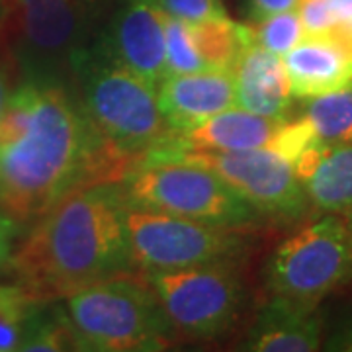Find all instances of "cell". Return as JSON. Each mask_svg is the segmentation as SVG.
<instances>
[{
	"mask_svg": "<svg viewBox=\"0 0 352 352\" xmlns=\"http://www.w3.org/2000/svg\"><path fill=\"white\" fill-rule=\"evenodd\" d=\"M18 75V69L14 63L10 47H4V43H0V118L4 113V108L10 100V94L16 88L14 85V76Z\"/></svg>",
	"mask_w": 352,
	"mask_h": 352,
	"instance_id": "obj_24",
	"label": "cell"
},
{
	"mask_svg": "<svg viewBox=\"0 0 352 352\" xmlns=\"http://www.w3.org/2000/svg\"><path fill=\"white\" fill-rule=\"evenodd\" d=\"M296 98H317L352 82V39L340 34L303 36L282 55Z\"/></svg>",
	"mask_w": 352,
	"mask_h": 352,
	"instance_id": "obj_13",
	"label": "cell"
},
{
	"mask_svg": "<svg viewBox=\"0 0 352 352\" xmlns=\"http://www.w3.org/2000/svg\"><path fill=\"white\" fill-rule=\"evenodd\" d=\"M155 6L184 22H206L227 16L223 0H155Z\"/></svg>",
	"mask_w": 352,
	"mask_h": 352,
	"instance_id": "obj_23",
	"label": "cell"
},
{
	"mask_svg": "<svg viewBox=\"0 0 352 352\" xmlns=\"http://www.w3.org/2000/svg\"><path fill=\"white\" fill-rule=\"evenodd\" d=\"M96 0H14L10 53L24 80L63 82L90 47Z\"/></svg>",
	"mask_w": 352,
	"mask_h": 352,
	"instance_id": "obj_8",
	"label": "cell"
},
{
	"mask_svg": "<svg viewBox=\"0 0 352 352\" xmlns=\"http://www.w3.org/2000/svg\"><path fill=\"white\" fill-rule=\"evenodd\" d=\"M302 118L309 124L317 141L327 145H352V82L311 98Z\"/></svg>",
	"mask_w": 352,
	"mask_h": 352,
	"instance_id": "obj_19",
	"label": "cell"
},
{
	"mask_svg": "<svg viewBox=\"0 0 352 352\" xmlns=\"http://www.w3.org/2000/svg\"><path fill=\"white\" fill-rule=\"evenodd\" d=\"M309 208L352 219V145L315 141L294 163Z\"/></svg>",
	"mask_w": 352,
	"mask_h": 352,
	"instance_id": "obj_14",
	"label": "cell"
},
{
	"mask_svg": "<svg viewBox=\"0 0 352 352\" xmlns=\"http://www.w3.org/2000/svg\"><path fill=\"white\" fill-rule=\"evenodd\" d=\"M186 24L192 47L206 71H233L241 53L252 43L249 24H237L229 16Z\"/></svg>",
	"mask_w": 352,
	"mask_h": 352,
	"instance_id": "obj_18",
	"label": "cell"
},
{
	"mask_svg": "<svg viewBox=\"0 0 352 352\" xmlns=\"http://www.w3.org/2000/svg\"><path fill=\"white\" fill-rule=\"evenodd\" d=\"M71 78L88 122L133 166L147 153L173 143L175 131L161 112L157 87L112 59L98 41L78 57Z\"/></svg>",
	"mask_w": 352,
	"mask_h": 352,
	"instance_id": "obj_3",
	"label": "cell"
},
{
	"mask_svg": "<svg viewBox=\"0 0 352 352\" xmlns=\"http://www.w3.org/2000/svg\"><path fill=\"white\" fill-rule=\"evenodd\" d=\"M286 118H266L239 106L215 113L200 126L178 133L166 149L184 151H249L270 147ZM161 147V149H164Z\"/></svg>",
	"mask_w": 352,
	"mask_h": 352,
	"instance_id": "obj_16",
	"label": "cell"
},
{
	"mask_svg": "<svg viewBox=\"0 0 352 352\" xmlns=\"http://www.w3.org/2000/svg\"><path fill=\"white\" fill-rule=\"evenodd\" d=\"M239 258L143 272L175 339L214 340L237 323L247 302Z\"/></svg>",
	"mask_w": 352,
	"mask_h": 352,
	"instance_id": "obj_5",
	"label": "cell"
},
{
	"mask_svg": "<svg viewBox=\"0 0 352 352\" xmlns=\"http://www.w3.org/2000/svg\"><path fill=\"white\" fill-rule=\"evenodd\" d=\"M65 314L78 351L153 352L175 340L149 284L127 274L65 298Z\"/></svg>",
	"mask_w": 352,
	"mask_h": 352,
	"instance_id": "obj_4",
	"label": "cell"
},
{
	"mask_svg": "<svg viewBox=\"0 0 352 352\" xmlns=\"http://www.w3.org/2000/svg\"><path fill=\"white\" fill-rule=\"evenodd\" d=\"M129 204L120 182H94L67 192L12 251L16 286L38 303L65 300L133 266L126 237Z\"/></svg>",
	"mask_w": 352,
	"mask_h": 352,
	"instance_id": "obj_2",
	"label": "cell"
},
{
	"mask_svg": "<svg viewBox=\"0 0 352 352\" xmlns=\"http://www.w3.org/2000/svg\"><path fill=\"white\" fill-rule=\"evenodd\" d=\"M131 168L63 82L16 85L0 118V206L16 221L38 219L78 186L120 182Z\"/></svg>",
	"mask_w": 352,
	"mask_h": 352,
	"instance_id": "obj_1",
	"label": "cell"
},
{
	"mask_svg": "<svg viewBox=\"0 0 352 352\" xmlns=\"http://www.w3.org/2000/svg\"><path fill=\"white\" fill-rule=\"evenodd\" d=\"M327 351H352V307L340 315L337 325L331 329L327 340Z\"/></svg>",
	"mask_w": 352,
	"mask_h": 352,
	"instance_id": "obj_25",
	"label": "cell"
},
{
	"mask_svg": "<svg viewBox=\"0 0 352 352\" xmlns=\"http://www.w3.org/2000/svg\"><path fill=\"white\" fill-rule=\"evenodd\" d=\"M18 351L45 352V351H78L73 327L63 309H51L41 314L38 303L28 319L24 339Z\"/></svg>",
	"mask_w": 352,
	"mask_h": 352,
	"instance_id": "obj_20",
	"label": "cell"
},
{
	"mask_svg": "<svg viewBox=\"0 0 352 352\" xmlns=\"http://www.w3.org/2000/svg\"><path fill=\"white\" fill-rule=\"evenodd\" d=\"M138 2H149V4H155V0H138Z\"/></svg>",
	"mask_w": 352,
	"mask_h": 352,
	"instance_id": "obj_29",
	"label": "cell"
},
{
	"mask_svg": "<svg viewBox=\"0 0 352 352\" xmlns=\"http://www.w3.org/2000/svg\"><path fill=\"white\" fill-rule=\"evenodd\" d=\"M352 282V219L325 214L284 239L264 268L270 298L319 305Z\"/></svg>",
	"mask_w": 352,
	"mask_h": 352,
	"instance_id": "obj_6",
	"label": "cell"
},
{
	"mask_svg": "<svg viewBox=\"0 0 352 352\" xmlns=\"http://www.w3.org/2000/svg\"><path fill=\"white\" fill-rule=\"evenodd\" d=\"M126 237L131 266L141 272L235 261L249 249L245 227L212 226L135 206L126 212Z\"/></svg>",
	"mask_w": 352,
	"mask_h": 352,
	"instance_id": "obj_9",
	"label": "cell"
},
{
	"mask_svg": "<svg viewBox=\"0 0 352 352\" xmlns=\"http://www.w3.org/2000/svg\"><path fill=\"white\" fill-rule=\"evenodd\" d=\"M4 16H6V6H4V0H0V24L4 22Z\"/></svg>",
	"mask_w": 352,
	"mask_h": 352,
	"instance_id": "obj_28",
	"label": "cell"
},
{
	"mask_svg": "<svg viewBox=\"0 0 352 352\" xmlns=\"http://www.w3.org/2000/svg\"><path fill=\"white\" fill-rule=\"evenodd\" d=\"M323 344V319L315 305L268 298L241 349L252 352H314Z\"/></svg>",
	"mask_w": 352,
	"mask_h": 352,
	"instance_id": "obj_15",
	"label": "cell"
},
{
	"mask_svg": "<svg viewBox=\"0 0 352 352\" xmlns=\"http://www.w3.org/2000/svg\"><path fill=\"white\" fill-rule=\"evenodd\" d=\"M98 43L112 59L155 87L166 75L164 14L155 4L127 0Z\"/></svg>",
	"mask_w": 352,
	"mask_h": 352,
	"instance_id": "obj_11",
	"label": "cell"
},
{
	"mask_svg": "<svg viewBox=\"0 0 352 352\" xmlns=\"http://www.w3.org/2000/svg\"><path fill=\"white\" fill-rule=\"evenodd\" d=\"M16 231H18V221L0 206V266L10 263Z\"/></svg>",
	"mask_w": 352,
	"mask_h": 352,
	"instance_id": "obj_26",
	"label": "cell"
},
{
	"mask_svg": "<svg viewBox=\"0 0 352 352\" xmlns=\"http://www.w3.org/2000/svg\"><path fill=\"white\" fill-rule=\"evenodd\" d=\"M249 30H251L252 43L280 57L305 36L298 10H284V12L264 16L261 20L251 22Z\"/></svg>",
	"mask_w": 352,
	"mask_h": 352,
	"instance_id": "obj_21",
	"label": "cell"
},
{
	"mask_svg": "<svg viewBox=\"0 0 352 352\" xmlns=\"http://www.w3.org/2000/svg\"><path fill=\"white\" fill-rule=\"evenodd\" d=\"M36 303L20 286H0V352L20 349Z\"/></svg>",
	"mask_w": 352,
	"mask_h": 352,
	"instance_id": "obj_22",
	"label": "cell"
},
{
	"mask_svg": "<svg viewBox=\"0 0 352 352\" xmlns=\"http://www.w3.org/2000/svg\"><path fill=\"white\" fill-rule=\"evenodd\" d=\"M298 4L300 0H249V16H251V22H254L270 14L296 10Z\"/></svg>",
	"mask_w": 352,
	"mask_h": 352,
	"instance_id": "obj_27",
	"label": "cell"
},
{
	"mask_svg": "<svg viewBox=\"0 0 352 352\" xmlns=\"http://www.w3.org/2000/svg\"><path fill=\"white\" fill-rule=\"evenodd\" d=\"M233 76L239 108L266 118H286L292 106V90L280 55L251 43L233 67Z\"/></svg>",
	"mask_w": 352,
	"mask_h": 352,
	"instance_id": "obj_17",
	"label": "cell"
},
{
	"mask_svg": "<svg viewBox=\"0 0 352 352\" xmlns=\"http://www.w3.org/2000/svg\"><path fill=\"white\" fill-rule=\"evenodd\" d=\"M157 96L164 120L175 135L237 106L233 71L166 75L157 85Z\"/></svg>",
	"mask_w": 352,
	"mask_h": 352,
	"instance_id": "obj_12",
	"label": "cell"
},
{
	"mask_svg": "<svg viewBox=\"0 0 352 352\" xmlns=\"http://www.w3.org/2000/svg\"><path fill=\"white\" fill-rule=\"evenodd\" d=\"M182 161L210 168L251 206L258 217L294 221L307 214L309 201L294 164L272 147L249 151H184L155 149L139 163Z\"/></svg>",
	"mask_w": 352,
	"mask_h": 352,
	"instance_id": "obj_10",
	"label": "cell"
},
{
	"mask_svg": "<svg viewBox=\"0 0 352 352\" xmlns=\"http://www.w3.org/2000/svg\"><path fill=\"white\" fill-rule=\"evenodd\" d=\"M120 184L127 204L135 208L223 227H247L258 217L237 192L200 164L170 159L139 163Z\"/></svg>",
	"mask_w": 352,
	"mask_h": 352,
	"instance_id": "obj_7",
	"label": "cell"
}]
</instances>
